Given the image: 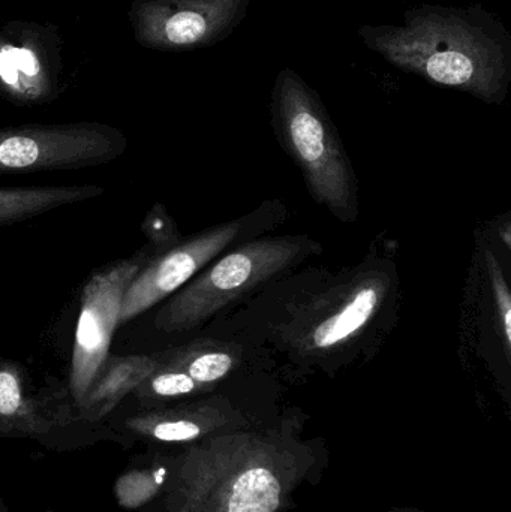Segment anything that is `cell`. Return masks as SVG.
I'll list each match as a JSON object with an SVG mask.
<instances>
[{
  "mask_svg": "<svg viewBox=\"0 0 511 512\" xmlns=\"http://www.w3.org/2000/svg\"><path fill=\"white\" fill-rule=\"evenodd\" d=\"M174 454H153L146 462L129 466L114 483L117 504L125 510H138L155 501L167 483Z\"/></svg>",
  "mask_w": 511,
  "mask_h": 512,
  "instance_id": "obj_16",
  "label": "cell"
},
{
  "mask_svg": "<svg viewBox=\"0 0 511 512\" xmlns=\"http://www.w3.org/2000/svg\"><path fill=\"white\" fill-rule=\"evenodd\" d=\"M318 249L317 242L303 236L248 240L222 258H216L171 295L156 313L155 328L168 334L195 330L251 292L297 267Z\"/></svg>",
  "mask_w": 511,
  "mask_h": 512,
  "instance_id": "obj_5",
  "label": "cell"
},
{
  "mask_svg": "<svg viewBox=\"0 0 511 512\" xmlns=\"http://www.w3.org/2000/svg\"><path fill=\"white\" fill-rule=\"evenodd\" d=\"M98 185L30 186L0 188V227L30 221L45 213L101 197Z\"/></svg>",
  "mask_w": 511,
  "mask_h": 512,
  "instance_id": "obj_15",
  "label": "cell"
},
{
  "mask_svg": "<svg viewBox=\"0 0 511 512\" xmlns=\"http://www.w3.org/2000/svg\"><path fill=\"white\" fill-rule=\"evenodd\" d=\"M156 367L155 354L108 355L80 405L74 409L77 426L104 432V421Z\"/></svg>",
  "mask_w": 511,
  "mask_h": 512,
  "instance_id": "obj_13",
  "label": "cell"
},
{
  "mask_svg": "<svg viewBox=\"0 0 511 512\" xmlns=\"http://www.w3.org/2000/svg\"><path fill=\"white\" fill-rule=\"evenodd\" d=\"M387 63L437 86L503 104L511 83V35L482 5H425L404 12L401 24L357 29Z\"/></svg>",
  "mask_w": 511,
  "mask_h": 512,
  "instance_id": "obj_1",
  "label": "cell"
},
{
  "mask_svg": "<svg viewBox=\"0 0 511 512\" xmlns=\"http://www.w3.org/2000/svg\"><path fill=\"white\" fill-rule=\"evenodd\" d=\"M284 481L272 459L240 456L230 468L228 435L174 454L161 495L140 512H276Z\"/></svg>",
  "mask_w": 511,
  "mask_h": 512,
  "instance_id": "obj_3",
  "label": "cell"
},
{
  "mask_svg": "<svg viewBox=\"0 0 511 512\" xmlns=\"http://www.w3.org/2000/svg\"><path fill=\"white\" fill-rule=\"evenodd\" d=\"M143 231L144 236L149 239V249L153 251V255L168 251L183 240L173 219L161 204H156L150 210L149 215L144 219Z\"/></svg>",
  "mask_w": 511,
  "mask_h": 512,
  "instance_id": "obj_19",
  "label": "cell"
},
{
  "mask_svg": "<svg viewBox=\"0 0 511 512\" xmlns=\"http://www.w3.org/2000/svg\"><path fill=\"white\" fill-rule=\"evenodd\" d=\"M396 276L387 262L366 261L329 288L296 307L276 328L285 352L309 364H320L353 351L392 307Z\"/></svg>",
  "mask_w": 511,
  "mask_h": 512,
  "instance_id": "obj_4",
  "label": "cell"
},
{
  "mask_svg": "<svg viewBox=\"0 0 511 512\" xmlns=\"http://www.w3.org/2000/svg\"><path fill=\"white\" fill-rule=\"evenodd\" d=\"M257 222L252 216L225 222L150 256L126 289L120 324L132 321L176 294L219 255L251 236L249 231Z\"/></svg>",
  "mask_w": 511,
  "mask_h": 512,
  "instance_id": "obj_9",
  "label": "cell"
},
{
  "mask_svg": "<svg viewBox=\"0 0 511 512\" xmlns=\"http://www.w3.org/2000/svg\"><path fill=\"white\" fill-rule=\"evenodd\" d=\"M488 262L489 280H491L492 295H494L495 316H497L500 337H503L504 349L507 358H510L511 349V295L503 267L494 252H486Z\"/></svg>",
  "mask_w": 511,
  "mask_h": 512,
  "instance_id": "obj_18",
  "label": "cell"
},
{
  "mask_svg": "<svg viewBox=\"0 0 511 512\" xmlns=\"http://www.w3.org/2000/svg\"><path fill=\"white\" fill-rule=\"evenodd\" d=\"M0 512H9L8 505L0 499Z\"/></svg>",
  "mask_w": 511,
  "mask_h": 512,
  "instance_id": "obj_20",
  "label": "cell"
},
{
  "mask_svg": "<svg viewBox=\"0 0 511 512\" xmlns=\"http://www.w3.org/2000/svg\"><path fill=\"white\" fill-rule=\"evenodd\" d=\"M62 38L33 21L0 23V96L15 105L47 104L60 93Z\"/></svg>",
  "mask_w": 511,
  "mask_h": 512,
  "instance_id": "obj_10",
  "label": "cell"
},
{
  "mask_svg": "<svg viewBox=\"0 0 511 512\" xmlns=\"http://www.w3.org/2000/svg\"><path fill=\"white\" fill-rule=\"evenodd\" d=\"M128 138L98 122L23 125L0 129V174L47 173L110 164Z\"/></svg>",
  "mask_w": 511,
  "mask_h": 512,
  "instance_id": "obj_6",
  "label": "cell"
},
{
  "mask_svg": "<svg viewBox=\"0 0 511 512\" xmlns=\"http://www.w3.org/2000/svg\"><path fill=\"white\" fill-rule=\"evenodd\" d=\"M272 125L309 194L341 222L359 218V185L350 158L320 95L290 68L272 89Z\"/></svg>",
  "mask_w": 511,
  "mask_h": 512,
  "instance_id": "obj_2",
  "label": "cell"
},
{
  "mask_svg": "<svg viewBox=\"0 0 511 512\" xmlns=\"http://www.w3.org/2000/svg\"><path fill=\"white\" fill-rule=\"evenodd\" d=\"M204 391H207L206 388L201 387L186 373L156 367L155 372L147 376L132 391L131 396L134 397L137 408H158L167 405L171 400L197 396Z\"/></svg>",
  "mask_w": 511,
  "mask_h": 512,
  "instance_id": "obj_17",
  "label": "cell"
},
{
  "mask_svg": "<svg viewBox=\"0 0 511 512\" xmlns=\"http://www.w3.org/2000/svg\"><path fill=\"white\" fill-rule=\"evenodd\" d=\"M77 427L71 403L33 393L26 367L0 358V439H33L60 451L62 432Z\"/></svg>",
  "mask_w": 511,
  "mask_h": 512,
  "instance_id": "obj_12",
  "label": "cell"
},
{
  "mask_svg": "<svg viewBox=\"0 0 511 512\" xmlns=\"http://www.w3.org/2000/svg\"><path fill=\"white\" fill-rule=\"evenodd\" d=\"M162 369L179 370L210 390L236 372L242 361V349L234 343L198 339L155 354Z\"/></svg>",
  "mask_w": 511,
  "mask_h": 512,
  "instance_id": "obj_14",
  "label": "cell"
},
{
  "mask_svg": "<svg viewBox=\"0 0 511 512\" xmlns=\"http://www.w3.org/2000/svg\"><path fill=\"white\" fill-rule=\"evenodd\" d=\"M153 255L149 248L95 271L81 292L80 315L75 330L69 402L77 408L93 378L110 355L114 331L120 325L123 297L135 274Z\"/></svg>",
  "mask_w": 511,
  "mask_h": 512,
  "instance_id": "obj_7",
  "label": "cell"
},
{
  "mask_svg": "<svg viewBox=\"0 0 511 512\" xmlns=\"http://www.w3.org/2000/svg\"><path fill=\"white\" fill-rule=\"evenodd\" d=\"M104 424L108 441L123 448L143 442L149 447L159 445H192L222 430L242 426L243 418L224 399L165 405L158 408H135L125 414H111Z\"/></svg>",
  "mask_w": 511,
  "mask_h": 512,
  "instance_id": "obj_11",
  "label": "cell"
},
{
  "mask_svg": "<svg viewBox=\"0 0 511 512\" xmlns=\"http://www.w3.org/2000/svg\"><path fill=\"white\" fill-rule=\"evenodd\" d=\"M251 0H132L135 41L156 51H186L224 41L248 15Z\"/></svg>",
  "mask_w": 511,
  "mask_h": 512,
  "instance_id": "obj_8",
  "label": "cell"
}]
</instances>
